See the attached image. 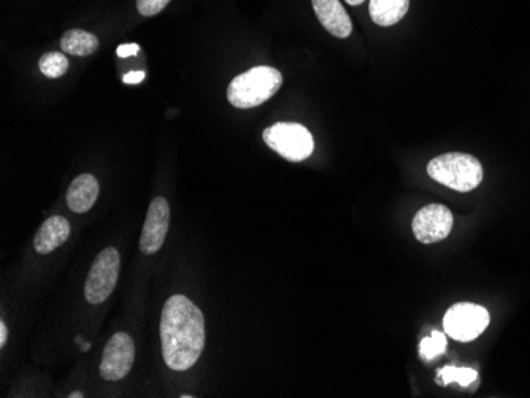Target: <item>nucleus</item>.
<instances>
[{
  "mask_svg": "<svg viewBox=\"0 0 530 398\" xmlns=\"http://www.w3.org/2000/svg\"><path fill=\"white\" fill-rule=\"evenodd\" d=\"M410 8V0H370V18L375 24L389 27L404 20Z\"/></svg>",
  "mask_w": 530,
  "mask_h": 398,
  "instance_id": "13",
  "label": "nucleus"
},
{
  "mask_svg": "<svg viewBox=\"0 0 530 398\" xmlns=\"http://www.w3.org/2000/svg\"><path fill=\"white\" fill-rule=\"evenodd\" d=\"M99 181L93 175L85 173L73 179L67 191V205L73 213H87L99 199Z\"/></svg>",
  "mask_w": 530,
  "mask_h": 398,
  "instance_id": "11",
  "label": "nucleus"
},
{
  "mask_svg": "<svg viewBox=\"0 0 530 398\" xmlns=\"http://www.w3.org/2000/svg\"><path fill=\"white\" fill-rule=\"evenodd\" d=\"M446 335L443 332L434 330L431 337L423 339L421 346H419V354L423 357L431 360V358L437 357L438 354H443L446 349Z\"/></svg>",
  "mask_w": 530,
  "mask_h": 398,
  "instance_id": "17",
  "label": "nucleus"
},
{
  "mask_svg": "<svg viewBox=\"0 0 530 398\" xmlns=\"http://www.w3.org/2000/svg\"><path fill=\"white\" fill-rule=\"evenodd\" d=\"M8 329L7 324L4 321H0V348L7 345Z\"/></svg>",
  "mask_w": 530,
  "mask_h": 398,
  "instance_id": "21",
  "label": "nucleus"
},
{
  "mask_svg": "<svg viewBox=\"0 0 530 398\" xmlns=\"http://www.w3.org/2000/svg\"><path fill=\"white\" fill-rule=\"evenodd\" d=\"M39 67H41V74L45 75L47 78H60L62 75H66L69 70V60H67L66 54L56 53H45L41 56L39 60Z\"/></svg>",
  "mask_w": 530,
  "mask_h": 398,
  "instance_id": "15",
  "label": "nucleus"
},
{
  "mask_svg": "<svg viewBox=\"0 0 530 398\" xmlns=\"http://www.w3.org/2000/svg\"><path fill=\"white\" fill-rule=\"evenodd\" d=\"M120 252L114 248H106L96 258L85 285V295L91 305H99L112 295L120 276Z\"/></svg>",
  "mask_w": 530,
  "mask_h": 398,
  "instance_id": "5",
  "label": "nucleus"
},
{
  "mask_svg": "<svg viewBox=\"0 0 530 398\" xmlns=\"http://www.w3.org/2000/svg\"><path fill=\"white\" fill-rule=\"evenodd\" d=\"M70 235V224L62 216L48 218L33 239V248L39 254H50L66 243Z\"/></svg>",
  "mask_w": 530,
  "mask_h": 398,
  "instance_id": "12",
  "label": "nucleus"
},
{
  "mask_svg": "<svg viewBox=\"0 0 530 398\" xmlns=\"http://www.w3.org/2000/svg\"><path fill=\"white\" fill-rule=\"evenodd\" d=\"M490 316L484 306L458 303L451 306L443 319L444 332L458 341H473L486 330Z\"/></svg>",
  "mask_w": 530,
  "mask_h": 398,
  "instance_id": "6",
  "label": "nucleus"
},
{
  "mask_svg": "<svg viewBox=\"0 0 530 398\" xmlns=\"http://www.w3.org/2000/svg\"><path fill=\"white\" fill-rule=\"evenodd\" d=\"M170 0H137V10L143 16H156L169 5Z\"/></svg>",
  "mask_w": 530,
  "mask_h": 398,
  "instance_id": "18",
  "label": "nucleus"
},
{
  "mask_svg": "<svg viewBox=\"0 0 530 398\" xmlns=\"http://www.w3.org/2000/svg\"><path fill=\"white\" fill-rule=\"evenodd\" d=\"M69 397H70V398H83V397H85V395H83V393H80V392H75V393H70V395H69Z\"/></svg>",
  "mask_w": 530,
  "mask_h": 398,
  "instance_id": "23",
  "label": "nucleus"
},
{
  "mask_svg": "<svg viewBox=\"0 0 530 398\" xmlns=\"http://www.w3.org/2000/svg\"><path fill=\"white\" fill-rule=\"evenodd\" d=\"M81 351H89V345L87 343H81Z\"/></svg>",
  "mask_w": 530,
  "mask_h": 398,
  "instance_id": "24",
  "label": "nucleus"
},
{
  "mask_svg": "<svg viewBox=\"0 0 530 398\" xmlns=\"http://www.w3.org/2000/svg\"><path fill=\"white\" fill-rule=\"evenodd\" d=\"M265 145L289 162L308 159L315 149L310 131L297 122H277L262 133Z\"/></svg>",
  "mask_w": 530,
  "mask_h": 398,
  "instance_id": "4",
  "label": "nucleus"
},
{
  "mask_svg": "<svg viewBox=\"0 0 530 398\" xmlns=\"http://www.w3.org/2000/svg\"><path fill=\"white\" fill-rule=\"evenodd\" d=\"M170 226V205L164 197H156L146 213L145 226L140 237V249L146 256L160 251Z\"/></svg>",
  "mask_w": 530,
  "mask_h": 398,
  "instance_id": "9",
  "label": "nucleus"
},
{
  "mask_svg": "<svg viewBox=\"0 0 530 398\" xmlns=\"http://www.w3.org/2000/svg\"><path fill=\"white\" fill-rule=\"evenodd\" d=\"M145 72H129V74L123 77V83H126V85H139V83L145 80Z\"/></svg>",
  "mask_w": 530,
  "mask_h": 398,
  "instance_id": "20",
  "label": "nucleus"
},
{
  "mask_svg": "<svg viewBox=\"0 0 530 398\" xmlns=\"http://www.w3.org/2000/svg\"><path fill=\"white\" fill-rule=\"evenodd\" d=\"M97 48H99V39L94 33L87 32L83 29H70L60 39L62 53L73 54V56H89L96 53Z\"/></svg>",
  "mask_w": 530,
  "mask_h": 398,
  "instance_id": "14",
  "label": "nucleus"
},
{
  "mask_svg": "<svg viewBox=\"0 0 530 398\" xmlns=\"http://www.w3.org/2000/svg\"><path fill=\"white\" fill-rule=\"evenodd\" d=\"M283 85V75L273 67H254L235 77L227 87V99L237 108H252L272 99Z\"/></svg>",
  "mask_w": 530,
  "mask_h": 398,
  "instance_id": "2",
  "label": "nucleus"
},
{
  "mask_svg": "<svg viewBox=\"0 0 530 398\" xmlns=\"http://www.w3.org/2000/svg\"><path fill=\"white\" fill-rule=\"evenodd\" d=\"M135 345L127 333L113 335L106 343L100 362V376L105 381H120L126 378L133 366Z\"/></svg>",
  "mask_w": 530,
  "mask_h": 398,
  "instance_id": "7",
  "label": "nucleus"
},
{
  "mask_svg": "<svg viewBox=\"0 0 530 398\" xmlns=\"http://www.w3.org/2000/svg\"><path fill=\"white\" fill-rule=\"evenodd\" d=\"M350 5H361L364 0H345Z\"/></svg>",
  "mask_w": 530,
  "mask_h": 398,
  "instance_id": "22",
  "label": "nucleus"
},
{
  "mask_svg": "<svg viewBox=\"0 0 530 398\" xmlns=\"http://www.w3.org/2000/svg\"><path fill=\"white\" fill-rule=\"evenodd\" d=\"M160 345L167 366L186 372L206 348V319L185 295H172L160 314Z\"/></svg>",
  "mask_w": 530,
  "mask_h": 398,
  "instance_id": "1",
  "label": "nucleus"
},
{
  "mask_svg": "<svg viewBox=\"0 0 530 398\" xmlns=\"http://www.w3.org/2000/svg\"><path fill=\"white\" fill-rule=\"evenodd\" d=\"M478 373L471 368H458V366H444L438 372V384L448 385L450 383H459L462 387H469L475 383Z\"/></svg>",
  "mask_w": 530,
  "mask_h": 398,
  "instance_id": "16",
  "label": "nucleus"
},
{
  "mask_svg": "<svg viewBox=\"0 0 530 398\" xmlns=\"http://www.w3.org/2000/svg\"><path fill=\"white\" fill-rule=\"evenodd\" d=\"M140 51V47L137 43H129V45H120L116 53L120 58H131V56H137Z\"/></svg>",
  "mask_w": 530,
  "mask_h": 398,
  "instance_id": "19",
  "label": "nucleus"
},
{
  "mask_svg": "<svg viewBox=\"0 0 530 398\" xmlns=\"http://www.w3.org/2000/svg\"><path fill=\"white\" fill-rule=\"evenodd\" d=\"M313 10L327 32L338 39H346L352 32V24L340 0H312Z\"/></svg>",
  "mask_w": 530,
  "mask_h": 398,
  "instance_id": "10",
  "label": "nucleus"
},
{
  "mask_svg": "<svg viewBox=\"0 0 530 398\" xmlns=\"http://www.w3.org/2000/svg\"><path fill=\"white\" fill-rule=\"evenodd\" d=\"M454 218L450 208L438 204L421 208L413 218V233L419 243L432 245L450 235Z\"/></svg>",
  "mask_w": 530,
  "mask_h": 398,
  "instance_id": "8",
  "label": "nucleus"
},
{
  "mask_svg": "<svg viewBox=\"0 0 530 398\" xmlns=\"http://www.w3.org/2000/svg\"><path fill=\"white\" fill-rule=\"evenodd\" d=\"M427 173L440 185L458 193L473 191L483 181V167L471 154H442L429 162Z\"/></svg>",
  "mask_w": 530,
  "mask_h": 398,
  "instance_id": "3",
  "label": "nucleus"
}]
</instances>
